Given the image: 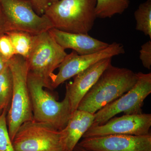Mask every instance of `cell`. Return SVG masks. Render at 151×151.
<instances>
[{"mask_svg":"<svg viewBox=\"0 0 151 151\" xmlns=\"http://www.w3.org/2000/svg\"><path fill=\"white\" fill-rule=\"evenodd\" d=\"M5 19L7 32L18 31L37 35L53 28L45 14L36 13L29 0H0Z\"/></svg>","mask_w":151,"mask_h":151,"instance_id":"obj_6","label":"cell"},{"mask_svg":"<svg viewBox=\"0 0 151 151\" xmlns=\"http://www.w3.org/2000/svg\"><path fill=\"white\" fill-rule=\"evenodd\" d=\"M2 110H1V108H0V115H1V113H2Z\"/></svg>","mask_w":151,"mask_h":151,"instance_id":"obj_27","label":"cell"},{"mask_svg":"<svg viewBox=\"0 0 151 151\" xmlns=\"http://www.w3.org/2000/svg\"><path fill=\"white\" fill-rule=\"evenodd\" d=\"M59 1V0H49L50 3V4H52V3L55 2L57 1Z\"/></svg>","mask_w":151,"mask_h":151,"instance_id":"obj_26","label":"cell"},{"mask_svg":"<svg viewBox=\"0 0 151 151\" xmlns=\"http://www.w3.org/2000/svg\"><path fill=\"white\" fill-rule=\"evenodd\" d=\"M27 85L30 96L34 120L46 123L58 131L66 126L72 113L68 94L60 102L44 89L43 81L29 72Z\"/></svg>","mask_w":151,"mask_h":151,"instance_id":"obj_3","label":"cell"},{"mask_svg":"<svg viewBox=\"0 0 151 151\" xmlns=\"http://www.w3.org/2000/svg\"><path fill=\"white\" fill-rule=\"evenodd\" d=\"M6 32H7V28L5 19L0 5V35L5 33Z\"/></svg>","mask_w":151,"mask_h":151,"instance_id":"obj_23","label":"cell"},{"mask_svg":"<svg viewBox=\"0 0 151 151\" xmlns=\"http://www.w3.org/2000/svg\"><path fill=\"white\" fill-rule=\"evenodd\" d=\"M151 40L144 44L140 50L139 58L144 67L150 69L151 67Z\"/></svg>","mask_w":151,"mask_h":151,"instance_id":"obj_21","label":"cell"},{"mask_svg":"<svg viewBox=\"0 0 151 151\" xmlns=\"http://www.w3.org/2000/svg\"><path fill=\"white\" fill-rule=\"evenodd\" d=\"M137 76V82L128 92L94 113L91 127L103 125L119 113H142L144 101L151 93V73L139 72Z\"/></svg>","mask_w":151,"mask_h":151,"instance_id":"obj_7","label":"cell"},{"mask_svg":"<svg viewBox=\"0 0 151 151\" xmlns=\"http://www.w3.org/2000/svg\"><path fill=\"white\" fill-rule=\"evenodd\" d=\"M112 58L101 60L76 74L73 77V82L66 84L65 90L70 100L72 113L77 110L82 98L111 64Z\"/></svg>","mask_w":151,"mask_h":151,"instance_id":"obj_12","label":"cell"},{"mask_svg":"<svg viewBox=\"0 0 151 151\" xmlns=\"http://www.w3.org/2000/svg\"><path fill=\"white\" fill-rule=\"evenodd\" d=\"M8 61L4 59V58L0 54V72L4 69V68L6 65Z\"/></svg>","mask_w":151,"mask_h":151,"instance_id":"obj_24","label":"cell"},{"mask_svg":"<svg viewBox=\"0 0 151 151\" xmlns=\"http://www.w3.org/2000/svg\"><path fill=\"white\" fill-rule=\"evenodd\" d=\"M67 54L49 31L33 36L32 45L26 58L29 72L40 78L45 87L52 89L51 79Z\"/></svg>","mask_w":151,"mask_h":151,"instance_id":"obj_5","label":"cell"},{"mask_svg":"<svg viewBox=\"0 0 151 151\" xmlns=\"http://www.w3.org/2000/svg\"><path fill=\"white\" fill-rule=\"evenodd\" d=\"M95 13L97 18H111L122 14L129 5V0H96Z\"/></svg>","mask_w":151,"mask_h":151,"instance_id":"obj_15","label":"cell"},{"mask_svg":"<svg viewBox=\"0 0 151 151\" xmlns=\"http://www.w3.org/2000/svg\"><path fill=\"white\" fill-rule=\"evenodd\" d=\"M151 114L124 115L112 118L103 125L90 127L82 138L115 134L144 136L151 134Z\"/></svg>","mask_w":151,"mask_h":151,"instance_id":"obj_10","label":"cell"},{"mask_svg":"<svg viewBox=\"0 0 151 151\" xmlns=\"http://www.w3.org/2000/svg\"><path fill=\"white\" fill-rule=\"evenodd\" d=\"M13 90V80L8 63L0 72V108L8 111Z\"/></svg>","mask_w":151,"mask_h":151,"instance_id":"obj_16","label":"cell"},{"mask_svg":"<svg viewBox=\"0 0 151 151\" xmlns=\"http://www.w3.org/2000/svg\"><path fill=\"white\" fill-rule=\"evenodd\" d=\"M94 114L76 110L65 128L61 130L62 151H73L75 146L94 121Z\"/></svg>","mask_w":151,"mask_h":151,"instance_id":"obj_14","label":"cell"},{"mask_svg":"<svg viewBox=\"0 0 151 151\" xmlns=\"http://www.w3.org/2000/svg\"><path fill=\"white\" fill-rule=\"evenodd\" d=\"M125 50L122 44L114 42L101 51L92 54L80 55L73 51L65 56L60 65L59 71L51 79L52 89H55L69 78L101 60L124 54Z\"/></svg>","mask_w":151,"mask_h":151,"instance_id":"obj_9","label":"cell"},{"mask_svg":"<svg viewBox=\"0 0 151 151\" xmlns=\"http://www.w3.org/2000/svg\"><path fill=\"white\" fill-rule=\"evenodd\" d=\"M48 31L56 42L64 50L71 49L80 55L98 52L105 49L110 45L94 38L88 34L71 33L54 28Z\"/></svg>","mask_w":151,"mask_h":151,"instance_id":"obj_13","label":"cell"},{"mask_svg":"<svg viewBox=\"0 0 151 151\" xmlns=\"http://www.w3.org/2000/svg\"><path fill=\"white\" fill-rule=\"evenodd\" d=\"M137 78V73L111 63L82 98L77 110L94 114L128 92Z\"/></svg>","mask_w":151,"mask_h":151,"instance_id":"obj_1","label":"cell"},{"mask_svg":"<svg viewBox=\"0 0 151 151\" xmlns=\"http://www.w3.org/2000/svg\"><path fill=\"white\" fill-rule=\"evenodd\" d=\"M136 29L148 36L151 40V0L142 3L134 12Z\"/></svg>","mask_w":151,"mask_h":151,"instance_id":"obj_18","label":"cell"},{"mask_svg":"<svg viewBox=\"0 0 151 151\" xmlns=\"http://www.w3.org/2000/svg\"><path fill=\"white\" fill-rule=\"evenodd\" d=\"M32 4L33 6L38 13L44 14L45 12L50 4L49 0H29Z\"/></svg>","mask_w":151,"mask_h":151,"instance_id":"obj_22","label":"cell"},{"mask_svg":"<svg viewBox=\"0 0 151 151\" xmlns=\"http://www.w3.org/2000/svg\"><path fill=\"white\" fill-rule=\"evenodd\" d=\"M73 151H89L87 150H86L84 148L82 147H81V146H79L78 144H77L76 146H75V148H74V150H73Z\"/></svg>","mask_w":151,"mask_h":151,"instance_id":"obj_25","label":"cell"},{"mask_svg":"<svg viewBox=\"0 0 151 151\" xmlns=\"http://www.w3.org/2000/svg\"><path fill=\"white\" fill-rule=\"evenodd\" d=\"M7 112L4 110L0 115V151H15L9 134L6 119Z\"/></svg>","mask_w":151,"mask_h":151,"instance_id":"obj_19","label":"cell"},{"mask_svg":"<svg viewBox=\"0 0 151 151\" xmlns=\"http://www.w3.org/2000/svg\"><path fill=\"white\" fill-rule=\"evenodd\" d=\"M0 54L7 61L16 55L10 39L5 33L0 35Z\"/></svg>","mask_w":151,"mask_h":151,"instance_id":"obj_20","label":"cell"},{"mask_svg":"<svg viewBox=\"0 0 151 151\" xmlns=\"http://www.w3.org/2000/svg\"><path fill=\"white\" fill-rule=\"evenodd\" d=\"M96 0H59L50 4L45 14L53 28L62 31L88 34L97 18Z\"/></svg>","mask_w":151,"mask_h":151,"instance_id":"obj_2","label":"cell"},{"mask_svg":"<svg viewBox=\"0 0 151 151\" xmlns=\"http://www.w3.org/2000/svg\"><path fill=\"white\" fill-rule=\"evenodd\" d=\"M78 145L89 151H151V135H109L83 138Z\"/></svg>","mask_w":151,"mask_h":151,"instance_id":"obj_11","label":"cell"},{"mask_svg":"<svg viewBox=\"0 0 151 151\" xmlns=\"http://www.w3.org/2000/svg\"><path fill=\"white\" fill-rule=\"evenodd\" d=\"M12 144L15 151H62L61 131L34 120L22 124Z\"/></svg>","mask_w":151,"mask_h":151,"instance_id":"obj_8","label":"cell"},{"mask_svg":"<svg viewBox=\"0 0 151 151\" xmlns=\"http://www.w3.org/2000/svg\"><path fill=\"white\" fill-rule=\"evenodd\" d=\"M8 63L13 80L12 101L6 116L9 134L12 142L22 124L34 119L28 87L29 70L26 60L20 55H15Z\"/></svg>","mask_w":151,"mask_h":151,"instance_id":"obj_4","label":"cell"},{"mask_svg":"<svg viewBox=\"0 0 151 151\" xmlns=\"http://www.w3.org/2000/svg\"><path fill=\"white\" fill-rule=\"evenodd\" d=\"M5 34L10 39L16 55H20L26 59L31 49L33 35L18 31H11Z\"/></svg>","mask_w":151,"mask_h":151,"instance_id":"obj_17","label":"cell"}]
</instances>
